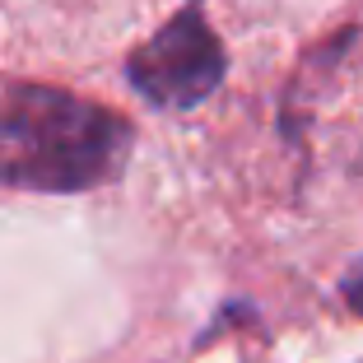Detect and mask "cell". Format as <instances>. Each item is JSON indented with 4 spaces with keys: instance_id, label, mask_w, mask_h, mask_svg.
Masks as SVG:
<instances>
[{
    "instance_id": "3957f363",
    "label": "cell",
    "mask_w": 363,
    "mask_h": 363,
    "mask_svg": "<svg viewBox=\"0 0 363 363\" xmlns=\"http://www.w3.org/2000/svg\"><path fill=\"white\" fill-rule=\"evenodd\" d=\"M340 298H345V308H350L354 317H363V257L340 275Z\"/></svg>"
},
{
    "instance_id": "6da1fadb",
    "label": "cell",
    "mask_w": 363,
    "mask_h": 363,
    "mask_svg": "<svg viewBox=\"0 0 363 363\" xmlns=\"http://www.w3.org/2000/svg\"><path fill=\"white\" fill-rule=\"evenodd\" d=\"M130 121L52 84L0 79V186L94 191L130 159Z\"/></svg>"
},
{
    "instance_id": "7a4b0ae2",
    "label": "cell",
    "mask_w": 363,
    "mask_h": 363,
    "mask_svg": "<svg viewBox=\"0 0 363 363\" xmlns=\"http://www.w3.org/2000/svg\"><path fill=\"white\" fill-rule=\"evenodd\" d=\"M228 75V52L196 5L177 10L126 56V84L159 112H191Z\"/></svg>"
},
{
    "instance_id": "277c9868",
    "label": "cell",
    "mask_w": 363,
    "mask_h": 363,
    "mask_svg": "<svg viewBox=\"0 0 363 363\" xmlns=\"http://www.w3.org/2000/svg\"><path fill=\"white\" fill-rule=\"evenodd\" d=\"M191 5H196V0H191Z\"/></svg>"
}]
</instances>
